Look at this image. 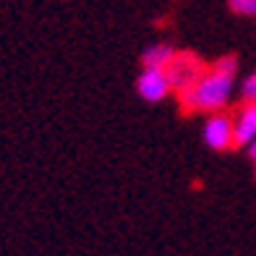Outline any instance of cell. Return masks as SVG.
I'll list each match as a JSON object with an SVG mask.
<instances>
[{
  "label": "cell",
  "mask_w": 256,
  "mask_h": 256,
  "mask_svg": "<svg viewBox=\"0 0 256 256\" xmlns=\"http://www.w3.org/2000/svg\"><path fill=\"white\" fill-rule=\"evenodd\" d=\"M240 97H243V102H256V74H251V76L243 78Z\"/></svg>",
  "instance_id": "8"
},
{
  "label": "cell",
  "mask_w": 256,
  "mask_h": 256,
  "mask_svg": "<svg viewBox=\"0 0 256 256\" xmlns=\"http://www.w3.org/2000/svg\"><path fill=\"white\" fill-rule=\"evenodd\" d=\"M204 144L214 152H225V149L236 146L232 144V115L228 112H212L204 120Z\"/></svg>",
  "instance_id": "4"
},
{
  "label": "cell",
  "mask_w": 256,
  "mask_h": 256,
  "mask_svg": "<svg viewBox=\"0 0 256 256\" xmlns=\"http://www.w3.org/2000/svg\"><path fill=\"white\" fill-rule=\"evenodd\" d=\"M232 89H236V76L222 71V68H206L202 74V78L196 81L194 86L176 92L178 102L183 110L191 112H222L228 108V102L232 97Z\"/></svg>",
  "instance_id": "1"
},
{
  "label": "cell",
  "mask_w": 256,
  "mask_h": 256,
  "mask_svg": "<svg viewBox=\"0 0 256 256\" xmlns=\"http://www.w3.org/2000/svg\"><path fill=\"white\" fill-rule=\"evenodd\" d=\"M178 55V50L172 48L168 42H154L149 44V48L142 52V66L144 68H162V71H168V66L172 63V58Z\"/></svg>",
  "instance_id": "6"
},
{
  "label": "cell",
  "mask_w": 256,
  "mask_h": 256,
  "mask_svg": "<svg viewBox=\"0 0 256 256\" xmlns=\"http://www.w3.org/2000/svg\"><path fill=\"white\" fill-rule=\"evenodd\" d=\"M228 8L238 16H256V0H228Z\"/></svg>",
  "instance_id": "7"
},
{
  "label": "cell",
  "mask_w": 256,
  "mask_h": 256,
  "mask_svg": "<svg viewBox=\"0 0 256 256\" xmlns=\"http://www.w3.org/2000/svg\"><path fill=\"white\" fill-rule=\"evenodd\" d=\"M246 149H248V157H251V160L256 162V138H254V142H251V144H248Z\"/></svg>",
  "instance_id": "9"
},
{
  "label": "cell",
  "mask_w": 256,
  "mask_h": 256,
  "mask_svg": "<svg viewBox=\"0 0 256 256\" xmlns=\"http://www.w3.org/2000/svg\"><path fill=\"white\" fill-rule=\"evenodd\" d=\"M256 138V102H243L232 115V144L248 146Z\"/></svg>",
  "instance_id": "5"
},
{
  "label": "cell",
  "mask_w": 256,
  "mask_h": 256,
  "mask_svg": "<svg viewBox=\"0 0 256 256\" xmlns=\"http://www.w3.org/2000/svg\"><path fill=\"white\" fill-rule=\"evenodd\" d=\"M136 92L144 102H162L176 89H172L170 78H168V71H162V68H144L136 78Z\"/></svg>",
  "instance_id": "3"
},
{
  "label": "cell",
  "mask_w": 256,
  "mask_h": 256,
  "mask_svg": "<svg viewBox=\"0 0 256 256\" xmlns=\"http://www.w3.org/2000/svg\"><path fill=\"white\" fill-rule=\"evenodd\" d=\"M206 71V66L196 58L194 52H178L172 58V63L168 66V78L176 92L194 86L196 81L202 78V74Z\"/></svg>",
  "instance_id": "2"
}]
</instances>
